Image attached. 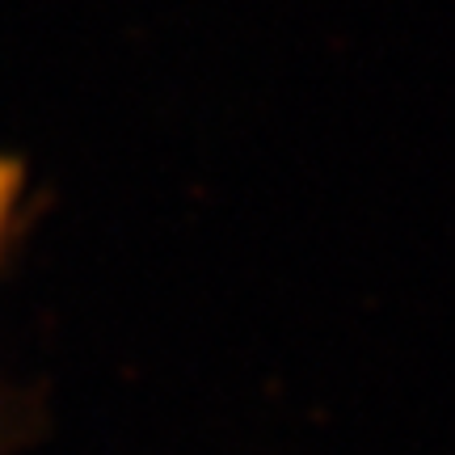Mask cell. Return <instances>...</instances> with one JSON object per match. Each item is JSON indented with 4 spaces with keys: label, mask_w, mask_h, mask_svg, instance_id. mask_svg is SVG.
I'll return each mask as SVG.
<instances>
[{
    "label": "cell",
    "mask_w": 455,
    "mask_h": 455,
    "mask_svg": "<svg viewBox=\"0 0 455 455\" xmlns=\"http://www.w3.org/2000/svg\"><path fill=\"white\" fill-rule=\"evenodd\" d=\"M13 198H17V173L13 164L0 161V241H4V228H9V215H13Z\"/></svg>",
    "instance_id": "cell-1"
}]
</instances>
